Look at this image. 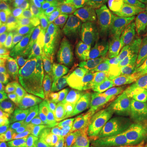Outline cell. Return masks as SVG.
Listing matches in <instances>:
<instances>
[{"label":"cell","instance_id":"obj_30","mask_svg":"<svg viewBox=\"0 0 147 147\" xmlns=\"http://www.w3.org/2000/svg\"><path fill=\"white\" fill-rule=\"evenodd\" d=\"M38 15L43 17L46 21L57 19L61 15V5L59 2L57 0H50Z\"/></svg>","mask_w":147,"mask_h":147},{"label":"cell","instance_id":"obj_10","mask_svg":"<svg viewBox=\"0 0 147 147\" xmlns=\"http://www.w3.org/2000/svg\"><path fill=\"white\" fill-rule=\"evenodd\" d=\"M122 28L142 29L147 27V11L139 7L126 5L115 13Z\"/></svg>","mask_w":147,"mask_h":147},{"label":"cell","instance_id":"obj_2","mask_svg":"<svg viewBox=\"0 0 147 147\" xmlns=\"http://www.w3.org/2000/svg\"><path fill=\"white\" fill-rule=\"evenodd\" d=\"M119 73L102 72L92 65L90 67L88 102L90 110L105 124L108 119V111L111 95Z\"/></svg>","mask_w":147,"mask_h":147},{"label":"cell","instance_id":"obj_28","mask_svg":"<svg viewBox=\"0 0 147 147\" xmlns=\"http://www.w3.org/2000/svg\"><path fill=\"white\" fill-rule=\"evenodd\" d=\"M41 34L62 38V37L66 36L69 34L66 31V30L65 29L61 20L53 19V20L46 21Z\"/></svg>","mask_w":147,"mask_h":147},{"label":"cell","instance_id":"obj_5","mask_svg":"<svg viewBox=\"0 0 147 147\" xmlns=\"http://www.w3.org/2000/svg\"><path fill=\"white\" fill-rule=\"evenodd\" d=\"M73 115L59 118L38 141V147H74L71 141Z\"/></svg>","mask_w":147,"mask_h":147},{"label":"cell","instance_id":"obj_27","mask_svg":"<svg viewBox=\"0 0 147 147\" xmlns=\"http://www.w3.org/2000/svg\"><path fill=\"white\" fill-rule=\"evenodd\" d=\"M46 20L39 15H30L23 21V28L26 31L34 37L41 34L45 26Z\"/></svg>","mask_w":147,"mask_h":147},{"label":"cell","instance_id":"obj_16","mask_svg":"<svg viewBox=\"0 0 147 147\" xmlns=\"http://www.w3.org/2000/svg\"><path fill=\"white\" fill-rule=\"evenodd\" d=\"M77 36L79 39L83 57L91 63L95 57V55L97 52L96 50L98 48L97 42L92 32L85 24V26L79 30Z\"/></svg>","mask_w":147,"mask_h":147},{"label":"cell","instance_id":"obj_41","mask_svg":"<svg viewBox=\"0 0 147 147\" xmlns=\"http://www.w3.org/2000/svg\"><path fill=\"white\" fill-rule=\"evenodd\" d=\"M92 3H108V2H117V3H121L123 4H127L126 0H91Z\"/></svg>","mask_w":147,"mask_h":147},{"label":"cell","instance_id":"obj_7","mask_svg":"<svg viewBox=\"0 0 147 147\" xmlns=\"http://www.w3.org/2000/svg\"><path fill=\"white\" fill-rule=\"evenodd\" d=\"M12 131L16 147H38V132L30 118L18 114L14 118Z\"/></svg>","mask_w":147,"mask_h":147},{"label":"cell","instance_id":"obj_46","mask_svg":"<svg viewBox=\"0 0 147 147\" xmlns=\"http://www.w3.org/2000/svg\"><path fill=\"white\" fill-rule=\"evenodd\" d=\"M3 3V1H1V0H0V5H1V4H2V3Z\"/></svg>","mask_w":147,"mask_h":147},{"label":"cell","instance_id":"obj_18","mask_svg":"<svg viewBox=\"0 0 147 147\" xmlns=\"http://www.w3.org/2000/svg\"><path fill=\"white\" fill-rule=\"evenodd\" d=\"M74 118L72 130H71V141L74 147H88L86 128L84 119L82 111L72 115Z\"/></svg>","mask_w":147,"mask_h":147},{"label":"cell","instance_id":"obj_32","mask_svg":"<svg viewBox=\"0 0 147 147\" xmlns=\"http://www.w3.org/2000/svg\"><path fill=\"white\" fill-rule=\"evenodd\" d=\"M16 67V64L11 63L8 66L0 69V88H2L7 92L12 80Z\"/></svg>","mask_w":147,"mask_h":147},{"label":"cell","instance_id":"obj_8","mask_svg":"<svg viewBox=\"0 0 147 147\" xmlns=\"http://www.w3.org/2000/svg\"><path fill=\"white\" fill-rule=\"evenodd\" d=\"M36 39L24 28L16 32L12 44L14 63L22 64L30 61L36 55Z\"/></svg>","mask_w":147,"mask_h":147},{"label":"cell","instance_id":"obj_4","mask_svg":"<svg viewBox=\"0 0 147 147\" xmlns=\"http://www.w3.org/2000/svg\"><path fill=\"white\" fill-rule=\"evenodd\" d=\"M82 60L83 54L79 51L74 52L70 56L64 67L57 90L55 91L54 94L51 97L50 100L47 102L42 111H45L47 114H52L54 112H57L59 110L64 96L69 89V88L73 84L75 74L81 64Z\"/></svg>","mask_w":147,"mask_h":147},{"label":"cell","instance_id":"obj_43","mask_svg":"<svg viewBox=\"0 0 147 147\" xmlns=\"http://www.w3.org/2000/svg\"><path fill=\"white\" fill-rule=\"evenodd\" d=\"M77 1L79 2V4L82 6L83 7H84L85 6L88 5L90 2H91V0H77Z\"/></svg>","mask_w":147,"mask_h":147},{"label":"cell","instance_id":"obj_48","mask_svg":"<svg viewBox=\"0 0 147 147\" xmlns=\"http://www.w3.org/2000/svg\"><path fill=\"white\" fill-rule=\"evenodd\" d=\"M129 1H131V0H126V2L127 3V2H129Z\"/></svg>","mask_w":147,"mask_h":147},{"label":"cell","instance_id":"obj_14","mask_svg":"<svg viewBox=\"0 0 147 147\" xmlns=\"http://www.w3.org/2000/svg\"><path fill=\"white\" fill-rule=\"evenodd\" d=\"M137 34V30L122 28L108 41L107 45L112 51L123 57L131 48Z\"/></svg>","mask_w":147,"mask_h":147},{"label":"cell","instance_id":"obj_36","mask_svg":"<svg viewBox=\"0 0 147 147\" xmlns=\"http://www.w3.org/2000/svg\"><path fill=\"white\" fill-rule=\"evenodd\" d=\"M0 108L3 109H19L20 103L16 98L8 94L0 96Z\"/></svg>","mask_w":147,"mask_h":147},{"label":"cell","instance_id":"obj_13","mask_svg":"<svg viewBox=\"0 0 147 147\" xmlns=\"http://www.w3.org/2000/svg\"><path fill=\"white\" fill-rule=\"evenodd\" d=\"M85 100L87 99H84V96L72 84L64 96L60 109L57 112L56 118L59 119L64 116L72 115L77 112L82 111Z\"/></svg>","mask_w":147,"mask_h":147},{"label":"cell","instance_id":"obj_34","mask_svg":"<svg viewBox=\"0 0 147 147\" xmlns=\"http://www.w3.org/2000/svg\"><path fill=\"white\" fill-rule=\"evenodd\" d=\"M50 0H28L26 11L30 15H36L47 5Z\"/></svg>","mask_w":147,"mask_h":147},{"label":"cell","instance_id":"obj_19","mask_svg":"<svg viewBox=\"0 0 147 147\" xmlns=\"http://www.w3.org/2000/svg\"><path fill=\"white\" fill-rule=\"evenodd\" d=\"M90 67L91 63L83 57L73 83L74 87L79 91L84 99H88Z\"/></svg>","mask_w":147,"mask_h":147},{"label":"cell","instance_id":"obj_11","mask_svg":"<svg viewBox=\"0 0 147 147\" xmlns=\"http://www.w3.org/2000/svg\"><path fill=\"white\" fill-rule=\"evenodd\" d=\"M120 56L106 45L100 46L93 59V65L102 72L119 73Z\"/></svg>","mask_w":147,"mask_h":147},{"label":"cell","instance_id":"obj_33","mask_svg":"<svg viewBox=\"0 0 147 147\" xmlns=\"http://www.w3.org/2000/svg\"><path fill=\"white\" fill-rule=\"evenodd\" d=\"M60 4L65 6L69 10H70L74 15L83 19L84 7L79 4L77 0H57Z\"/></svg>","mask_w":147,"mask_h":147},{"label":"cell","instance_id":"obj_12","mask_svg":"<svg viewBox=\"0 0 147 147\" xmlns=\"http://www.w3.org/2000/svg\"><path fill=\"white\" fill-rule=\"evenodd\" d=\"M137 142L135 134L123 128L109 126L105 130V147H134Z\"/></svg>","mask_w":147,"mask_h":147},{"label":"cell","instance_id":"obj_26","mask_svg":"<svg viewBox=\"0 0 147 147\" xmlns=\"http://www.w3.org/2000/svg\"><path fill=\"white\" fill-rule=\"evenodd\" d=\"M30 119H31L35 127L37 132L41 135H43L45 132H47L57 119V118H54V119L49 118L47 116V113L42 110L34 112L30 116Z\"/></svg>","mask_w":147,"mask_h":147},{"label":"cell","instance_id":"obj_9","mask_svg":"<svg viewBox=\"0 0 147 147\" xmlns=\"http://www.w3.org/2000/svg\"><path fill=\"white\" fill-rule=\"evenodd\" d=\"M82 113L87 126L88 137L92 146L93 147H105V124L90 110L88 99L84 100Z\"/></svg>","mask_w":147,"mask_h":147},{"label":"cell","instance_id":"obj_45","mask_svg":"<svg viewBox=\"0 0 147 147\" xmlns=\"http://www.w3.org/2000/svg\"><path fill=\"white\" fill-rule=\"evenodd\" d=\"M142 147H147V142L146 143V144H145V145H144V146H143Z\"/></svg>","mask_w":147,"mask_h":147},{"label":"cell","instance_id":"obj_25","mask_svg":"<svg viewBox=\"0 0 147 147\" xmlns=\"http://www.w3.org/2000/svg\"><path fill=\"white\" fill-rule=\"evenodd\" d=\"M22 28L23 23L0 22V38L4 47H12L16 33Z\"/></svg>","mask_w":147,"mask_h":147},{"label":"cell","instance_id":"obj_42","mask_svg":"<svg viewBox=\"0 0 147 147\" xmlns=\"http://www.w3.org/2000/svg\"><path fill=\"white\" fill-rule=\"evenodd\" d=\"M3 1V3H8V4H11V5H16V6H20L22 5L25 2V0H1Z\"/></svg>","mask_w":147,"mask_h":147},{"label":"cell","instance_id":"obj_47","mask_svg":"<svg viewBox=\"0 0 147 147\" xmlns=\"http://www.w3.org/2000/svg\"><path fill=\"white\" fill-rule=\"evenodd\" d=\"M0 147H9V146H0ZM16 147V146H15Z\"/></svg>","mask_w":147,"mask_h":147},{"label":"cell","instance_id":"obj_21","mask_svg":"<svg viewBox=\"0 0 147 147\" xmlns=\"http://www.w3.org/2000/svg\"><path fill=\"white\" fill-rule=\"evenodd\" d=\"M27 66L24 64H19L16 67L12 80L7 89V94L14 98L23 97V92L26 82Z\"/></svg>","mask_w":147,"mask_h":147},{"label":"cell","instance_id":"obj_20","mask_svg":"<svg viewBox=\"0 0 147 147\" xmlns=\"http://www.w3.org/2000/svg\"><path fill=\"white\" fill-rule=\"evenodd\" d=\"M61 5V21L63 24L65 29L68 34L77 35L79 30L85 26L84 19L79 18V16L74 15L70 10H69L65 6Z\"/></svg>","mask_w":147,"mask_h":147},{"label":"cell","instance_id":"obj_35","mask_svg":"<svg viewBox=\"0 0 147 147\" xmlns=\"http://www.w3.org/2000/svg\"><path fill=\"white\" fill-rule=\"evenodd\" d=\"M14 61V54L11 47H4L0 53V69L5 68Z\"/></svg>","mask_w":147,"mask_h":147},{"label":"cell","instance_id":"obj_22","mask_svg":"<svg viewBox=\"0 0 147 147\" xmlns=\"http://www.w3.org/2000/svg\"><path fill=\"white\" fill-rule=\"evenodd\" d=\"M120 29H122L120 22L117 18V16H115L111 21L107 22L103 26L100 27V29H98L96 31H92L96 38V41L97 42L98 47L103 46L106 42H108L110 38Z\"/></svg>","mask_w":147,"mask_h":147},{"label":"cell","instance_id":"obj_17","mask_svg":"<svg viewBox=\"0 0 147 147\" xmlns=\"http://www.w3.org/2000/svg\"><path fill=\"white\" fill-rule=\"evenodd\" d=\"M125 4L117 3V2H108L104 3H95L90 2L89 3L84 7L83 19L85 21H90L95 16H98L104 12H114L116 13L121 9H123Z\"/></svg>","mask_w":147,"mask_h":147},{"label":"cell","instance_id":"obj_38","mask_svg":"<svg viewBox=\"0 0 147 147\" xmlns=\"http://www.w3.org/2000/svg\"><path fill=\"white\" fill-rule=\"evenodd\" d=\"M0 146L15 147V142L10 132H0Z\"/></svg>","mask_w":147,"mask_h":147},{"label":"cell","instance_id":"obj_39","mask_svg":"<svg viewBox=\"0 0 147 147\" xmlns=\"http://www.w3.org/2000/svg\"><path fill=\"white\" fill-rule=\"evenodd\" d=\"M18 109H3L0 108V116L15 118L18 115Z\"/></svg>","mask_w":147,"mask_h":147},{"label":"cell","instance_id":"obj_3","mask_svg":"<svg viewBox=\"0 0 147 147\" xmlns=\"http://www.w3.org/2000/svg\"><path fill=\"white\" fill-rule=\"evenodd\" d=\"M70 56L71 54L64 58L56 68L48 73L47 77L40 84L23 98L20 103V110L23 114L30 118L34 112L43 110L57 90L64 67Z\"/></svg>","mask_w":147,"mask_h":147},{"label":"cell","instance_id":"obj_6","mask_svg":"<svg viewBox=\"0 0 147 147\" xmlns=\"http://www.w3.org/2000/svg\"><path fill=\"white\" fill-rule=\"evenodd\" d=\"M127 66L138 76H147V29L137 31L134 42L125 57Z\"/></svg>","mask_w":147,"mask_h":147},{"label":"cell","instance_id":"obj_24","mask_svg":"<svg viewBox=\"0 0 147 147\" xmlns=\"http://www.w3.org/2000/svg\"><path fill=\"white\" fill-rule=\"evenodd\" d=\"M47 70H42L40 69L35 68L30 64L27 66L26 82L23 92V97H25L36 85L39 84L48 74Z\"/></svg>","mask_w":147,"mask_h":147},{"label":"cell","instance_id":"obj_23","mask_svg":"<svg viewBox=\"0 0 147 147\" xmlns=\"http://www.w3.org/2000/svg\"><path fill=\"white\" fill-rule=\"evenodd\" d=\"M34 38L36 39V54L55 51L61 48L65 49V37L60 38L41 34Z\"/></svg>","mask_w":147,"mask_h":147},{"label":"cell","instance_id":"obj_37","mask_svg":"<svg viewBox=\"0 0 147 147\" xmlns=\"http://www.w3.org/2000/svg\"><path fill=\"white\" fill-rule=\"evenodd\" d=\"M14 118L0 116V132H10Z\"/></svg>","mask_w":147,"mask_h":147},{"label":"cell","instance_id":"obj_49","mask_svg":"<svg viewBox=\"0 0 147 147\" xmlns=\"http://www.w3.org/2000/svg\"><path fill=\"white\" fill-rule=\"evenodd\" d=\"M146 29H147V28H146Z\"/></svg>","mask_w":147,"mask_h":147},{"label":"cell","instance_id":"obj_29","mask_svg":"<svg viewBox=\"0 0 147 147\" xmlns=\"http://www.w3.org/2000/svg\"><path fill=\"white\" fill-rule=\"evenodd\" d=\"M7 21L11 23H23L20 12L14 6L3 3L0 5V22Z\"/></svg>","mask_w":147,"mask_h":147},{"label":"cell","instance_id":"obj_15","mask_svg":"<svg viewBox=\"0 0 147 147\" xmlns=\"http://www.w3.org/2000/svg\"><path fill=\"white\" fill-rule=\"evenodd\" d=\"M69 55H70V53L63 48L38 53L30 60V65L35 68L48 71L51 69L56 68L64 58Z\"/></svg>","mask_w":147,"mask_h":147},{"label":"cell","instance_id":"obj_1","mask_svg":"<svg viewBox=\"0 0 147 147\" xmlns=\"http://www.w3.org/2000/svg\"><path fill=\"white\" fill-rule=\"evenodd\" d=\"M114 119L123 128L142 131L146 125L147 109L142 86L131 74H127L121 86L114 108Z\"/></svg>","mask_w":147,"mask_h":147},{"label":"cell","instance_id":"obj_40","mask_svg":"<svg viewBox=\"0 0 147 147\" xmlns=\"http://www.w3.org/2000/svg\"><path fill=\"white\" fill-rule=\"evenodd\" d=\"M126 5L131 7H139L147 11V0H131L127 3Z\"/></svg>","mask_w":147,"mask_h":147},{"label":"cell","instance_id":"obj_31","mask_svg":"<svg viewBox=\"0 0 147 147\" xmlns=\"http://www.w3.org/2000/svg\"><path fill=\"white\" fill-rule=\"evenodd\" d=\"M115 16V13L114 12H104L98 16H95L90 21L86 22V26L88 27L91 31H96L100 27L105 25L107 22L111 21Z\"/></svg>","mask_w":147,"mask_h":147},{"label":"cell","instance_id":"obj_44","mask_svg":"<svg viewBox=\"0 0 147 147\" xmlns=\"http://www.w3.org/2000/svg\"><path fill=\"white\" fill-rule=\"evenodd\" d=\"M3 48H4V46H3V44L2 42V40H1V38H0V53H2V51L3 50Z\"/></svg>","mask_w":147,"mask_h":147}]
</instances>
